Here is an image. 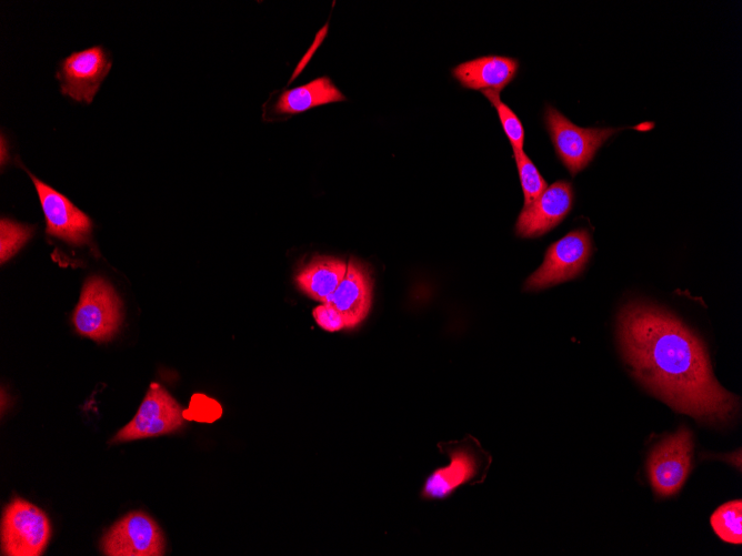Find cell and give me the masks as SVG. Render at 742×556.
<instances>
[{
	"label": "cell",
	"instance_id": "1",
	"mask_svg": "<svg viewBox=\"0 0 742 556\" xmlns=\"http://www.w3.org/2000/svg\"><path fill=\"white\" fill-rule=\"evenodd\" d=\"M618 336L634 377L674 411L709 424L735 417L738 396L720 385L702 340L675 315L630 302L619 313Z\"/></svg>",
	"mask_w": 742,
	"mask_h": 556
},
{
	"label": "cell",
	"instance_id": "2",
	"mask_svg": "<svg viewBox=\"0 0 742 556\" xmlns=\"http://www.w3.org/2000/svg\"><path fill=\"white\" fill-rule=\"evenodd\" d=\"M122 303L109 282L100 276L86 280L73 311L76 331L96 342H109L119 331Z\"/></svg>",
	"mask_w": 742,
	"mask_h": 556
},
{
	"label": "cell",
	"instance_id": "3",
	"mask_svg": "<svg viewBox=\"0 0 742 556\" xmlns=\"http://www.w3.org/2000/svg\"><path fill=\"white\" fill-rule=\"evenodd\" d=\"M1 553L7 556H40L51 537L47 514L28 502L14 497L1 516Z\"/></svg>",
	"mask_w": 742,
	"mask_h": 556
},
{
	"label": "cell",
	"instance_id": "4",
	"mask_svg": "<svg viewBox=\"0 0 742 556\" xmlns=\"http://www.w3.org/2000/svg\"><path fill=\"white\" fill-rule=\"evenodd\" d=\"M544 123L555 153L571 175L586 168L603 143L621 129L582 128L547 104Z\"/></svg>",
	"mask_w": 742,
	"mask_h": 556
},
{
	"label": "cell",
	"instance_id": "5",
	"mask_svg": "<svg viewBox=\"0 0 742 556\" xmlns=\"http://www.w3.org/2000/svg\"><path fill=\"white\" fill-rule=\"evenodd\" d=\"M593 251L591 235L576 229L552 243L543 263L525 281V291H539L576 277L585 267Z\"/></svg>",
	"mask_w": 742,
	"mask_h": 556
},
{
	"label": "cell",
	"instance_id": "6",
	"mask_svg": "<svg viewBox=\"0 0 742 556\" xmlns=\"http://www.w3.org/2000/svg\"><path fill=\"white\" fill-rule=\"evenodd\" d=\"M693 441L688 427L658 443L648 459V473L654 493L661 497L676 494L692 468Z\"/></svg>",
	"mask_w": 742,
	"mask_h": 556
},
{
	"label": "cell",
	"instance_id": "7",
	"mask_svg": "<svg viewBox=\"0 0 742 556\" xmlns=\"http://www.w3.org/2000/svg\"><path fill=\"white\" fill-rule=\"evenodd\" d=\"M184 421L179 403L159 383L152 382L137 414L118 431L111 443L171 434L182 428Z\"/></svg>",
	"mask_w": 742,
	"mask_h": 556
},
{
	"label": "cell",
	"instance_id": "8",
	"mask_svg": "<svg viewBox=\"0 0 742 556\" xmlns=\"http://www.w3.org/2000/svg\"><path fill=\"white\" fill-rule=\"evenodd\" d=\"M100 549L107 556H162L164 535L158 523L141 510L130 512L102 536Z\"/></svg>",
	"mask_w": 742,
	"mask_h": 556
},
{
	"label": "cell",
	"instance_id": "9",
	"mask_svg": "<svg viewBox=\"0 0 742 556\" xmlns=\"http://www.w3.org/2000/svg\"><path fill=\"white\" fill-rule=\"evenodd\" d=\"M31 178L46 219V232L72 246L90 244L92 221L88 214L77 208L67 196L34 176L22 166Z\"/></svg>",
	"mask_w": 742,
	"mask_h": 556
},
{
	"label": "cell",
	"instance_id": "10",
	"mask_svg": "<svg viewBox=\"0 0 742 556\" xmlns=\"http://www.w3.org/2000/svg\"><path fill=\"white\" fill-rule=\"evenodd\" d=\"M112 61L101 46L77 51L59 62L57 79L61 93L78 102L91 103Z\"/></svg>",
	"mask_w": 742,
	"mask_h": 556
},
{
	"label": "cell",
	"instance_id": "11",
	"mask_svg": "<svg viewBox=\"0 0 742 556\" xmlns=\"http://www.w3.org/2000/svg\"><path fill=\"white\" fill-rule=\"evenodd\" d=\"M573 189L570 182L556 181L531 204L523 206L515 222L521 237H538L555 228L571 211Z\"/></svg>",
	"mask_w": 742,
	"mask_h": 556
},
{
	"label": "cell",
	"instance_id": "12",
	"mask_svg": "<svg viewBox=\"0 0 742 556\" xmlns=\"http://www.w3.org/2000/svg\"><path fill=\"white\" fill-rule=\"evenodd\" d=\"M372 289L370 269L360 260L351 257L342 281L325 303L342 315L345 328H352L369 314Z\"/></svg>",
	"mask_w": 742,
	"mask_h": 556
},
{
	"label": "cell",
	"instance_id": "13",
	"mask_svg": "<svg viewBox=\"0 0 742 556\" xmlns=\"http://www.w3.org/2000/svg\"><path fill=\"white\" fill-rule=\"evenodd\" d=\"M345 97L328 77L317 78L305 84L282 90L263 105V119L285 120L318 105L344 101Z\"/></svg>",
	"mask_w": 742,
	"mask_h": 556
},
{
	"label": "cell",
	"instance_id": "14",
	"mask_svg": "<svg viewBox=\"0 0 742 556\" xmlns=\"http://www.w3.org/2000/svg\"><path fill=\"white\" fill-rule=\"evenodd\" d=\"M518 70L519 61L514 58L484 55L458 64L452 74L464 88L500 93L515 78Z\"/></svg>",
	"mask_w": 742,
	"mask_h": 556
},
{
	"label": "cell",
	"instance_id": "15",
	"mask_svg": "<svg viewBox=\"0 0 742 556\" xmlns=\"http://www.w3.org/2000/svg\"><path fill=\"white\" fill-rule=\"evenodd\" d=\"M348 263L340 257L315 255L299 269L294 281L305 295L325 303L342 281Z\"/></svg>",
	"mask_w": 742,
	"mask_h": 556
},
{
	"label": "cell",
	"instance_id": "16",
	"mask_svg": "<svg viewBox=\"0 0 742 556\" xmlns=\"http://www.w3.org/2000/svg\"><path fill=\"white\" fill-rule=\"evenodd\" d=\"M450 457L448 466L435 471L428 478L423 489L427 497L443 498L477 475L479 462L469 449H455Z\"/></svg>",
	"mask_w": 742,
	"mask_h": 556
},
{
	"label": "cell",
	"instance_id": "17",
	"mask_svg": "<svg viewBox=\"0 0 742 556\" xmlns=\"http://www.w3.org/2000/svg\"><path fill=\"white\" fill-rule=\"evenodd\" d=\"M711 526L724 542L741 545L742 543V502L731 501L720 506L711 516Z\"/></svg>",
	"mask_w": 742,
	"mask_h": 556
},
{
	"label": "cell",
	"instance_id": "18",
	"mask_svg": "<svg viewBox=\"0 0 742 556\" xmlns=\"http://www.w3.org/2000/svg\"><path fill=\"white\" fill-rule=\"evenodd\" d=\"M513 153L524 195L523 206H527L544 192L548 184L523 150Z\"/></svg>",
	"mask_w": 742,
	"mask_h": 556
},
{
	"label": "cell",
	"instance_id": "19",
	"mask_svg": "<svg viewBox=\"0 0 742 556\" xmlns=\"http://www.w3.org/2000/svg\"><path fill=\"white\" fill-rule=\"evenodd\" d=\"M481 92L497 110L503 131L511 143L513 152L523 150L524 128L519 117L509 105L501 101L499 92L493 90H484Z\"/></svg>",
	"mask_w": 742,
	"mask_h": 556
},
{
	"label": "cell",
	"instance_id": "20",
	"mask_svg": "<svg viewBox=\"0 0 742 556\" xmlns=\"http://www.w3.org/2000/svg\"><path fill=\"white\" fill-rule=\"evenodd\" d=\"M33 226L18 223L2 218L0 223V260L1 263L10 260L32 236Z\"/></svg>",
	"mask_w": 742,
	"mask_h": 556
},
{
	"label": "cell",
	"instance_id": "21",
	"mask_svg": "<svg viewBox=\"0 0 742 556\" xmlns=\"http://www.w3.org/2000/svg\"><path fill=\"white\" fill-rule=\"evenodd\" d=\"M221 406L217 401L203 394H195L191 397L189 408L183 411V417L186 419L211 423L221 416Z\"/></svg>",
	"mask_w": 742,
	"mask_h": 556
},
{
	"label": "cell",
	"instance_id": "22",
	"mask_svg": "<svg viewBox=\"0 0 742 556\" xmlns=\"http://www.w3.org/2000/svg\"><path fill=\"white\" fill-rule=\"evenodd\" d=\"M317 324L328 332H337L345 328L342 315L331 305L322 303L312 311Z\"/></svg>",
	"mask_w": 742,
	"mask_h": 556
}]
</instances>
